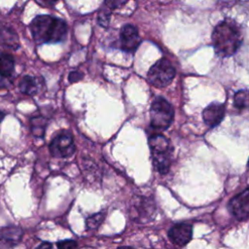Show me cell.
Masks as SVG:
<instances>
[{
  "mask_svg": "<svg viewBox=\"0 0 249 249\" xmlns=\"http://www.w3.org/2000/svg\"><path fill=\"white\" fill-rule=\"evenodd\" d=\"M193 235L192 226L186 223L175 224L168 231V237L171 242L177 246L186 245L191 239Z\"/></svg>",
  "mask_w": 249,
  "mask_h": 249,
  "instance_id": "cell-9",
  "label": "cell"
},
{
  "mask_svg": "<svg viewBox=\"0 0 249 249\" xmlns=\"http://www.w3.org/2000/svg\"><path fill=\"white\" fill-rule=\"evenodd\" d=\"M105 215H106V213L104 211H101L99 213H95V214L89 216L86 222L87 228L90 229V230L97 229L99 227V225L102 223V221L104 220Z\"/></svg>",
  "mask_w": 249,
  "mask_h": 249,
  "instance_id": "cell-15",
  "label": "cell"
},
{
  "mask_svg": "<svg viewBox=\"0 0 249 249\" xmlns=\"http://www.w3.org/2000/svg\"><path fill=\"white\" fill-rule=\"evenodd\" d=\"M175 76V69L166 58L159 59L148 71V81L157 88L168 86Z\"/></svg>",
  "mask_w": 249,
  "mask_h": 249,
  "instance_id": "cell-5",
  "label": "cell"
},
{
  "mask_svg": "<svg viewBox=\"0 0 249 249\" xmlns=\"http://www.w3.org/2000/svg\"><path fill=\"white\" fill-rule=\"evenodd\" d=\"M15 60L11 54L1 53L0 54V76L9 77L14 71Z\"/></svg>",
  "mask_w": 249,
  "mask_h": 249,
  "instance_id": "cell-12",
  "label": "cell"
},
{
  "mask_svg": "<svg viewBox=\"0 0 249 249\" xmlns=\"http://www.w3.org/2000/svg\"><path fill=\"white\" fill-rule=\"evenodd\" d=\"M229 209L237 220L249 218V188L231 199Z\"/></svg>",
  "mask_w": 249,
  "mask_h": 249,
  "instance_id": "cell-7",
  "label": "cell"
},
{
  "mask_svg": "<svg viewBox=\"0 0 249 249\" xmlns=\"http://www.w3.org/2000/svg\"><path fill=\"white\" fill-rule=\"evenodd\" d=\"M50 152L56 158H69L75 152L73 136L69 131L58 133L50 143Z\"/></svg>",
  "mask_w": 249,
  "mask_h": 249,
  "instance_id": "cell-6",
  "label": "cell"
},
{
  "mask_svg": "<svg viewBox=\"0 0 249 249\" xmlns=\"http://www.w3.org/2000/svg\"><path fill=\"white\" fill-rule=\"evenodd\" d=\"M57 247L66 249V248H74L77 247V242L73 240H63L60 242H57Z\"/></svg>",
  "mask_w": 249,
  "mask_h": 249,
  "instance_id": "cell-17",
  "label": "cell"
},
{
  "mask_svg": "<svg viewBox=\"0 0 249 249\" xmlns=\"http://www.w3.org/2000/svg\"><path fill=\"white\" fill-rule=\"evenodd\" d=\"M127 0H104L105 6L111 10L120 8L121 6L124 5Z\"/></svg>",
  "mask_w": 249,
  "mask_h": 249,
  "instance_id": "cell-16",
  "label": "cell"
},
{
  "mask_svg": "<svg viewBox=\"0 0 249 249\" xmlns=\"http://www.w3.org/2000/svg\"><path fill=\"white\" fill-rule=\"evenodd\" d=\"M149 146L155 168L162 174L168 172L172 156L169 140L162 134H155L150 137Z\"/></svg>",
  "mask_w": 249,
  "mask_h": 249,
  "instance_id": "cell-3",
  "label": "cell"
},
{
  "mask_svg": "<svg viewBox=\"0 0 249 249\" xmlns=\"http://www.w3.org/2000/svg\"><path fill=\"white\" fill-rule=\"evenodd\" d=\"M225 106L221 103H212L202 111L204 123L210 127L217 126L225 117Z\"/></svg>",
  "mask_w": 249,
  "mask_h": 249,
  "instance_id": "cell-10",
  "label": "cell"
},
{
  "mask_svg": "<svg viewBox=\"0 0 249 249\" xmlns=\"http://www.w3.org/2000/svg\"><path fill=\"white\" fill-rule=\"evenodd\" d=\"M33 39L39 43H58L65 39L67 25L64 20L51 16H38L30 23Z\"/></svg>",
  "mask_w": 249,
  "mask_h": 249,
  "instance_id": "cell-2",
  "label": "cell"
},
{
  "mask_svg": "<svg viewBox=\"0 0 249 249\" xmlns=\"http://www.w3.org/2000/svg\"><path fill=\"white\" fill-rule=\"evenodd\" d=\"M44 2H46V3H48V4H54V3H56L58 0H43Z\"/></svg>",
  "mask_w": 249,
  "mask_h": 249,
  "instance_id": "cell-21",
  "label": "cell"
},
{
  "mask_svg": "<svg viewBox=\"0 0 249 249\" xmlns=\"http://www.w3.org/2000/svg\"><path fill=\"white\" fill-rule=\"evenodd\" d=\"M215 52L222 56L234 54L242 44V34L235 22L224 20L216 25L212 32Z\"/></svg>",
  "mask_w": 249,
  "mask_h": 249,
  "instance_id": "cell-1",
  "label": "cell"
},
{
  "mask_svg": "<svg viewBox=\"0 0 249 249\" xmlns=\"http://www.w3.org/2000/svg\"><path fill=\"white\" fill-rule=\"evenodd\" d=\"M234 106L238 109L249 108V90H239L233 97Z\"/></svg>",
  "mask_w": 249,
  "mask_h": 249,
  "instance_id": "cell-14",
  "label": "cell"
},
{
  "mask_svg": "<svg viewBox=\"0 0 249 249\" xmlns=\"http://www.w3.org/2000/svg\"><path fill=\"white\" fill-rule=\"evenodd\" d=\"M106 12L105 11H101L99 16H98V22L102 26H107V24L109 22V14H107Z\"/></svg>",
  "mask_w": 249,
  "mask_h": 249,
  "instance_id": "cell-18",
  "label": "cell"
},
{
  "mask_svg": "<svg viewBox=\"0 0 249 249\" xmlns=\"http://www.w3.org/2000/svg\"><path fill=\"white\" fill-rule=\"evenodd\" d=\"M3 118H4V113L0 112V122L3 120Z\"/></svg>",
  "mask_w": 249,
  "mask_h": 249,
  "instance_id": "cell-22",
  "label": "cell"
},
{
  "mask_svg": "<svg viewBox=\"0 0 249 249\" xmlns=\"http://www.w3.org/2000/svg\"><path fill=\"white\" fill-rule=\"evenodd\" d=\"M82 77H83V74H82L81 72H79V71H73V72H71V73L69 74V81H70L71 83L77 82V81L80 80Z\"/></svg>",
  "mask_w": 249,
  "mask_h": 249,
  "instance_id": "cell-19",
  "label": "cell"
},
{
  "mask_svg": "<svg viewBox=\"0 0 249 249\" xmlns=\"http://www.w3.org/2000/svg\"><path fill=\"white\" fill-rule=\"evenodd\" d=\"M19 90L25 94L32 95L36 93L38 89V84L35 78L31 76H24L19 82Z\"/></svg>",
  "mask_w": 249,
  "mask_h": 249,
  "instance_id": "cell-13",
  "label": "cell"
},
{
  "mask_svg": "<svg viewBox=\"0 0 249 249\" xmlns=\"http://www.w3.org/2000/svg\"><path fill=\"white\" fill-rule=\"evenodd\" d=\"M174 111L170 103L163 97H157L150 109L151 125L158 130H164L173 122Z\"/></svg>",
  "mask_w": 249,
  "mask_h": 249,
  "instance_id": "cell-4",
  "label": "cell"
},
{
  "mask_svg": "<svg viewBox=\"0 0 249 249\" xmlns=\"http://www.w3.org/2000/svg\"><path fill=\"white\" fill-rule=\"evenodd\" d=\"M21 230L18 228H7L4 229L1 232H0V238L1 240H3V242L9 243L10 245H14L16 243L18 242V240H20L21 237Z\"/></svg>",
  "mask_w": 249,
  "mask_h": 249,
  "instance_id": "cell-11",
  "label": "cell"
},
{
  "mask_svg": "<svg viewBox=\"0 0 249 249\" xmlns=\"http://www.w3.org/2000/svg\"><path fill=\"white\" fill-rule=\"evenodd\" d=\"M248 165H249V160H248Z\"/></svg>",
  "mask_w": 249,
  "mask_h": 249,
  "instance_id": "cell-23",
  "label": "cell"
},
{
  "mask_svg": "<svg viewBox=\"0 0 249 249\" xmlns=\"http://www.w3.org/2000/svg\"><path fill=\"white\" fill-rule=\"evenodd\" d=\"M120 40L122 50L127 53H133L136 51L141 43V38L136 27L131 24H126L121 29Z\"/></svg>",
  "mask_w": 249,
  "mask_h": 249,
  "instance_id": "cell-8",
  "label": "cell"
},
{
  "mask_svg": "<svg viewBox=\"0 0 249 249\" xmlns=\"http://www.w3.org/2000/svg\"><path fill=\"white\" fill-rule=\"evenodd\" d=\"M45 247H52V244H50V243H44V244H41L40 246H39V248H45Z\"/></svg>",
  "mask_w": 249,
  "mask_h": 249,
  "instance_id": "cell-20",
  "label": "cell"
}]
</instances>
